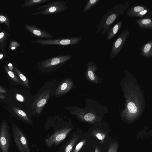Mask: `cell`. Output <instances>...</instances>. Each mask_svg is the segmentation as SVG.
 Segmentation results:
<instances>
[{
    "label": "cell",
    "mask_w": 152,
    "mask_h": 152,
    "mask_svg": "<svg viewBox=\"0 0 152 152\" xmlns=\"http://www.w3.org/2000/svg\"><path fill=\"white\" fill-rule=\"evenodd\" d=\"M140 53L142 56L148 58L152 57V40H150L144 43L140 48Z\"/></svg>",
    "instance_id": "12"
},
{
    "label": "cell",
    "mask_w": 152,
    "mask_h": 152,
    "mask_svg": "<svg viewBox=\"0 0 152 152\" xmlns=\"http://www.w3.org/2000/svg\"><path fill=\"white\" fill-rule=\"evenodd\" d=\"M15 71L21 80L24 86L29 89H30V88L29 85V82L27 78L21 72L17 69H15Z\"/></svg>",
    "instance_id": "22"
},
{
    "label": "cell",
    "mask_w": 152,
    "mask_h": 152,
    "mask_svg": "<svg viewBox=\"0 0 152 152\" xmlns=\"http://www.w3.org/2000/svg\"><path fill=\"white\" fill-rule=\"evenodd\" d=\"M5 98V96L2 94H0V99H3Z\"/></svg>",
    "instance_id": "32"
},
{
    "label": "cell",
    "mask_w": 152,
    "mask_h": 152,
    "mask_svg": "<svg viewBox=\"0 0 152 152\" xmlns=\"http://www.w3.org/2000/svg\"><path fill=\"white\" fill-rule=\"evenodd\" d=\"M12 64H11V63L9 64H8V66H12Z\"/></svg>",
    "instance_id": "36"
},
{
    "label": "cell",
    "mask_w": 152,
    "mask_h": 152,
    "mask_svg": "<svg viewBox=\"0 0 152 152\" xmlns=\"http://www.w3.org/2000/svg\"><path fill=\"white\" fill-rule=\"evenodd\" d=\"M72 57L70 55H59L43 60L38 64V67L42 69H52L58 67L70 60Z\"/></svg>",
    "instance_id": "3"
},
{
    "label": "cell",
    "mask_w": 152,
    "mask_h": 152,
    "mask_svg": "<svg viewBox=\"0 0 152 152\" xmlns=\"http://www.w3.org/2000/svg\"><path fill=\"white\" fill-rule=\"evenodd\" d=\"M4 35V33L3 32H1L0 33V39L2 38Z\"/></svg>",
    "instance_id": "33"
},
{
    "label": "cell",
    "mask_w": 152,
    "mask_h": 152,
    "mask_svg": "<svg viewBox=\"0 0 152 152\" xmlns=\"http://www.w3.org/2000/svg\"><path fill=\"white\" fill-rule=\"evenodd\" d=\"M13 137L16 145L21 152H30L27 140L17 127L13 126Z\"/></svg>",
    "instance_id": "6"
},
{
    "label": "cell",
    "mask_w": 152,
    "mask_h": 152,
    "mask_svg": "<svg viewBox=\"0 0 152 152\" xmlns=\"http://www.w3.org/2000/svg\"><path fill=\"white\" fill-rule=\"evenodd\" d=\"M49 90L46 89L41 92L32 104L35 114L39 115L48 100L50 94Z\"/></svg>",
    "instance_id": "7"
},
{
    "label": "cell",
    "mask_w": 152,
    "mask_h": 152,
    "mask_svg": "<svg viewBox=\"0 0 152 152\" xmlns=\"http://www.w3.org/2000/svg\"><path fill=\"white\" fill-rule=\"evenodd\" d=\"M95 152H99L98 148H96L95 149Z\"/></svg>",
    "instance_id": "34"
},
{
    "label": "cell",
    "mask_w": 152,
    "mask_h": 152,
    "mask_svg": "<svg viewBox=\"0 0 152 152\" xmlns=\"http://www.w3.org/2000/svg\"><path fill=\"white\" fill-rule=\"evenodd\" d=\"M118 148V144L117 142L111 143L107 152H117Z\"/></svg>",
    "instance_id": "26"
},
{
    "label": "cell",
    "mask_w": 152,
    "mask_h": 152,
    "mask_svg": "<svg viewBox=\"0 0 152 152\" xmlns=\"http://www.w3.org/2000/svg\"><path fill=\"white\" fill-rule=\"evenodd\" d=\"M73 82L70 78L64 80L58 86L55 95L56 96H61L69 92L73 87Z\"/></svg>",
    "instance_id": "11"
},
{
    "label": "cell",
    "mask_w": 152,
    "mask_h": 152,
    "mask_svg": "<svg viewBox=\"0 0 152 152\" xmlns=\"http://www.w3.org/2000/svg\"><path fill=\"white\" fill-rule=\"evenodd\" d=\"M79 137L78 135H74L71 141L66 147L64 152H71Z\"/></svg>",
    "instance_id": "19"
},
{
    "label": "cell",
    "mask_w": 152,
    "mask_h": 152,
    "mask_svg": "<svg viewBox=\"0 0 152 152\" xmlns=\"http://www.w3.org/2000/svg\"><path fill=\"white\" fill-rule=\"evenodd\" d=\"M146 9L150 10V8L146 5L138 4H133L127 11L126 15L129 17H134L136 14Z\"/></svg>",
    "instance_id": "13"
},
{
    "label": "cell",
    "mask_w": 152,
    "mask_h": 152,
    "mask_svg": "<svg viewBox=\"0 0 152 152\" xmlns=\"http://www.w3.org/2000/svg\"><path fill=\"white\" fill-rule=\"evenodd\" d=\"M11 49H12V50H13V49H15V47H12V48H11Z\"/></svg>",
    "instance_id": "37"
},
{
    "label": "cell",
    "mask_w": 152,
    "mask_h": 152,
    "mask_svg": "<svg viewBox=\"0 0 152 152\" xmlns=\"http://www.w3.org/2000/svg\"><path fill=\"white\" fill-rule=\"evenodd\" d=\"M134 17H139L140 19L152 18V12L150 10L146 9L136 14Z\"/></svg>",
    "instance_id": "18"
},
{
    "label": "cell",
    "mask_w": 152,
    "mask_h": 152,
    "mask_svg": "<svg viewBox=\"0 0 152 152\" xmlns=\"http://www.w3.org/2000/svg\"><path fill=\"white\" fill-rule=\"evenodd\" d=\"M16 97L18 101L20 102H23L24 101V98L21 94H16Z\"/></svg>",
    "instance_id": "28"
},
{
    "label": "cell",
    "mask_w": 152,
    "mask_h": 152,
    "mask_svg": "<svg viewBox=\"0 0 152 152\" xmlns=\"http://www.w3.org/2000/svg\"><path fill=\"white\" fill-rule=\"evenodd\" d=\"M152 18L138 19L135 20L139 28L141 29L151 30L152 29Z\"/></svg>",
    "instance_id": "14"
},
{
    "label": "cell",
    "mask_w": 152,
    "mask_h": 152,
    "mask_svg": "<svg viewBox=\"0 0 152 152\" xmlns=\"http://www.w3.org/2000/svg\"><path fill=\"white\" fill-rule=\"evenodd\" d=\"M72 129L71 128L66 127L56 131L45 140L46 145L49 147L54 144L58 145L66 138Z\"/></svg>",
    "instance_id": "5"
},
{
    "label": "cell",
    "mask_w": 152,
    "mask_h": 152,
    "mask_svg": "<svg viewBox=\"0 0 152 152\" xmlns=\"http://www.w3.org/2000/svg\"><path fill=\"white\" fill-rule=\"evenodd\" d=\"M96 136L100 140H102L104 137V135H103V134L99 133H97Z\"/></svg>",
    "instance_id": "29"
},
{
    "label": "cell",
    "mask_w": 152,
    "mask_h": 152,
    "mask_svg": "<svg viewBox=\"0 0 152 152\" xmlns=\"http://www.w3.org/2000/svg\"><path fill=\"white\" fill-rule=\"evenodd\" d=\"M67 3L56 5L50 7L45 10L39 11L33 13L34 15H48L54 14L63 12L68 9L66 5Z\"/></svg>",
    "instance_id": "9"
},
{
    "label": "cell",
    "mask_w": 152,
    "mask_h": 152,
    "mask_svg": "<svg viewBox=\"0 0 152 152\" xmlns=\"http://www.w3.org/2000/svg\"><path fill=\"white\" fill-rule=\"evenodd\" d=\"M10 139L7 126L4 122L0 129V148L2 152H8Z\"/></svg>",
    "instance_id": "8"
},
{
    "label": "cell",
    "mask_w": 152,
    "mask_h": 152,
    "mask_svg": "<svg viewBox=\"0 0 152 152\" xmlns=\"http://www.w3.org/2000/svg\"><path fill=\"white\" fill-rule=\"evenodd\" d=\"M78 117L83 120L91 122L95 118L94 114L91 113H86L83 110H80L78 114Z\"/></svg>",
    "instance_id": "16"
},
{
    "label": "cell",
    "mask_w": 152,
    "mask_h": 152,
    "mask_svg": "<svg viewBox=\"0 0 152 152\" xmlns=\"http://www.w3.org/2000/svg\"><path fill=\"white\" fill-rule=\"evenodd\" d=\"M127 107L129 111L132 113H135L137 111V109L135 104L132 102H130L127 104Z\"/></svg>",
    "instance_id": "25"
},
{
    "label": "cell",
    "mask_w": 152,
    "mask_h": 152,
    "mask_svg": "<svg viewBox=\"0 0 152 152\" xmlns=\"http://www.w3.org/2000/svg\"><path fill=\"white\" fill-rule=\"evenodd\" d=\"M28 29L37 38L51 39L54 38V36L47 32L45 30L34 25H27Z\"/></svg>",
    "instance_id": "10"
},
{
    "label": "cell",
    "mask_w": 152,
    "mask_h": 152,
    "mask_svg": "<svg viewBox=\"0 0 152 152\" xmlns=\"http://www.w3.org/2000/svg\"><path fill=\"white\" fill-rule=\"evenodd\" d=\"M68 2V0L64 1H55L52 3H50L42 5L36 8L35 10H42L50 7L56 5H59L64 4V3H67Z\"/></svg>",
    "instance_id": "17"
},
{
    "label": "cell",
    "mask_w": 152,
    "mask_h": 152,
    "mask_svg": "<svg viewBox=\"0 0 152 152\" xmlns=\"http://www.w3.org/2000/svg\"><path fill=\"white\" fill-rule=\"evenodd\" d=\"M6 20V18L2 15L0 16V21L1 22H4Z\"/></svg>",
    "instance_id": "30"
},
{
    "label": "cell",
    "mask_w": 152,
    "mask_h": 152,
    "mask_svg": "<svg viewBox=\"0 0 152 152\" xmlns=\"http://www.w3.org/2000/svg\"><path fill=\"white\" fill-rule=\"evenodd\" d=\"M129 32L128 29L124 30L113 42L110 54L112 58H115L118 55L129 37Z\"/></svg>",
    "instance_id": "4"
},
{
    "label": "cell",
    "mask_w": 152,
    "mask_h": 152,
    "mask_svg": "<svg viewBox=\"0 0 152 152\" xmlns=\"http://www.w3.org/2000/svg\"><path fill=\"white\" fill-rule=\"evenodd\" d=\"M122 25V21L121 20L111 27L107 33V39L108 40H111L121 29Z\"/></svg>",
    "instance_id": "15"
},
{
    "label": "cell",
    "mask_w": 152,
    "mask_h": 152,
    "mask_svg": "<svg viewBox=\"0 0 152 152\" xmlns=\"http://www.w3.org/2000/svg\"><path fill=\"white\" fill-rule=\"evenodd\" d=\"M3 56V55L1 54L0 55V59H1L2 58Z\"/></svg>",
    "instance_id": "35"
},
{
    "label": "cell",
    "mask_w": 152,
    "mask_h": 152,
    "mask_svg": "<svg viewBox=\"0 0 152 152\" xmlns=\"http://www.w3.org/2000/svg\"><path fill=\"white\" fill-rule=\"evenodd\" d=\"M100 1V0H89L88 1L83 9V12H86L90 10Z\"/></svg>",
    "instance_id": "21"
},
{
    "label": "cell",
    "mask_w": 152,
    "mask_h": 152,
    "mask_svg": "<svg viewBox=\"0 0 152 152\" xmlns=\"http://www.w3.org/2000/svg\"><path fill=\"white\" fill-rule=\"evenodd\" d=\"M50 0H31L28 1L26 5L28 7L39 5L50 1Z\"/></svg>",
    "instance_id": "23"
},
{
    "label": "cell",
    "mask_w": 152,
    "mask_h": 152,
    "mask_svg": "<svg viewBox=\"0 0 152 152\" xmlns=\"http://www.w3.org/2000/svg\"><path fill=\"white\" fill-rule=\"evenodd\" d=\"M129 5V2L127 1L117 4L111 10H108L96 26V33L100 35L107 34L113 23L123 14Z\"/></svg>",
    "instance_id": "1"
},
{
    "label": "cell",
    "mask_w": 152,
    "mask_h": 152,
    "mask_svg": "<svg viewBox=\"0 0 152 152\" xmlns=\"http://www.w3.org/2000/svg\"><path fill=\"white\" fill-rule=\"evenodd\" d=\"M12 109L14 112L20 117L27 121H29L30 119L26 113L18 107H13Z\"/></svg>",
    "instance_id": "20"
},
{
    "label": "cell",
    "mask_w": 152,
    "mask_h": 152,
    "mask_svg": "<svg viewBox=\"0 0 152 152\" xmlns=\"http://www.w3.org/2000/svg\"><path fill=\"white\" fill-rule=\"evenodd\" d=\"M82 39L81 37L60 38L51 39H37L34 43L42 45H57L62 46L74 45L78 44Z\"/></svg>",
    "instance_id": "2"
},
{
    "label": "cell",
    "mask_w": 152,
    "mask_h": 152,
    "mask_svg": "<svg viewBox=\"0 0 152 152\" xmlns=\"http://www.w3.org/2000/svg\"><path fill=\"white\" fill-rule=\"evenodd\" d=\"M0 93H7V91L0 86Z\"/></svg>",
    "instance_id": "31"
},
{
    "label": "cell",
    "mask_w": 152,
    "mask_h": 152,
    "mask_svg": "<svg viewBox=\"0 0 152 152\" xmlns=\"http://www.w3.org/2000/svg\"><path fill=\"white\" fill-rule=\"evenodd\" d=\"M86 141V140H84L79 143L76 146L73 152H78L82 148Z\"/></svg>",
    "instance_id": "27"
},
{
    "label": "cell",
    "mask_w": 152,
    "mask_h": 152,
    "mask_svg": "<svg viewBox=\"0 0 152 152\" xmlns=\"http://www.w3.org/2000/svg\"><path fill=\"white\" fill-rule=\"evenodd\" d=\"M5 69L9 76L13 81L18 83H21L19 79L12 72L7 68H5Z\"/></svg>",
    "instance_id": "24"
}]
</instances>
